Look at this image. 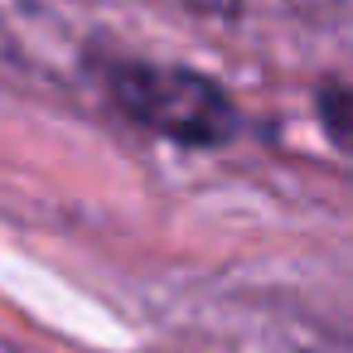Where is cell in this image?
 Wrapping results in <instances>:
<instances>
[{
  "label": "cell",
  "instance_id": "6da1fadb",
  "mask_svg": "<svg viewBox=\"0 0 353 353\" xmlns=\"http://www.w3.org/2000/svg\"><path fill=\"white\" fill-rule=\"evenodd\" d=\"M112 97L136 126H145L165 141H179V145H199V150L228 145L242 126L232 97L213 78H203L194 68H174V63L112 68Z\"/></svg>",
  "mask_w": 353,
  "mask_h": 353
},
{
  "label": "cell",
  "instance_id": "7a4b0ae2",
  "mask_svg": "<svg viewBox=\"0 0 353 353\" xmlns=\"http://www.w3.org/2000/svg\"><path fill=\"white\" fill-rule=\"evenodd\" d=\"M314 102H319V121H324L329 141L353 150V83H324Z\"/></svg>",
  "mask_w": 353,
  "mask_h": 353
}]
</instances>
